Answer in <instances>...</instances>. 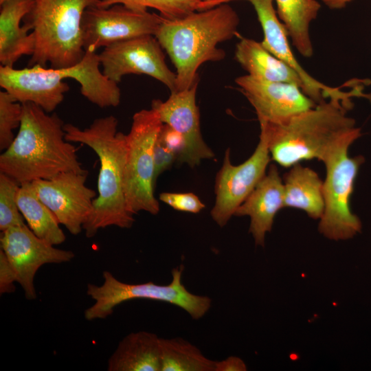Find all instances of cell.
<instances>
[{
    "mask_svg": "<svg viewBox=\"0 0 371 371\" xmlns=\"http://www.w3.org/2000/svg\"><path fill=\"white\" fill-rule=\"evenodd\" d=\"M357 95L361 93L331 97L280 122H260L271 158L283 167L313 159L324 161L341 143L357 139L361 129L347 115L350 98Z\"/></svg>",
    "mask_w": 371,
    "mask_h": 371,
    "instance_id": "6da1fadb",
    "label": "cell"
},
{
    "mask_svg": "<svg viewBox=\"0 0 371 371\" xmlns=\"http://www.w3.org/2000/svg\"><path fill=\"white\" fill-rule=\"evenodd\" d=\"M19 130L11 145L0 155V172L20 184L50 179L68 171H86L77 148L65 137L64 122L32 102L22 104Z\"/></svg>",
    "mask_w": 371,
    "mask_h": 371,
    "instance_id": "7a4b0ae2",
    "label": "cell"
},
{
    "mask_svg": "<svg viewBox=\"0 0 371 371\" xmlns=\"http://www.w3.org/2000/svg\"><path fill=\"white\" fill-rule=\"evenodd\" d=\"M239 23L228 3L179 18H162L154 36L176 68L175 91L188 89L199 81L197 71L204 63L225 58V51L217 46L236 34Z\"/></svg>",
    "mask_w": 371,
    "mask_h": 371,
    "instance_id": "3957f363",
    "label": "cell"
},
{
    "mask_svg": "<svg viewBox=\"0 0 371 371\" xmlns=\"http://www.w3.org/2000/svg\"><path fill=\"white\" fill-rule=\"evenodd\" d=\"M117 119L113 115L96 118L87 128L65 124V139L91 148L100 162L98 196L93 210L83 226L85 235L93 237L100 229L109 226L130 228L135 222L127 208L124 176L126 160V135L117 131Z\"/></svg>",
    "mask_w": 371,
    "mask_h": 371,
    "instance_id": "277c9868",
    "label": "cell"
},
{
    "mask_svg": "<svg viewBox=\"0 0 371 371\" xmlns=\"http://www.w3.org/2000/svg\"><path fill=\"white\" fill-rule=\"evenodd\" d=\"M99 54L85 51L76 65L62 69H46L39 65L16 69L0 67V86L21 104L34 103L47 113L53 112L69 90L65 78L76 80L80 93L89 102L102 106L115 93L117 85L100 69Z\"/></svg>",
    "mask_w": 371,
    "mask_h": 371,
    "instance_id": "5b68a950",
    "label": "cell"
},
{
    "mask_svg": "<svg viewBox=\"0 0 371 371\" xmlns=\"http://www.w3.org/2000/svg\"><path fill=\"white\" fill-rule=\"evenodd\" d=\"M100 0H34L27 22L34 37L29 67L62 69L78 64L85 51L82 19L85 11Z\"/></svg>",
    "mask_w": 371,
    "mask_h": 371,
    "instance_id": "8992f818",
    "label": "cell"
},
{
    "mask_svg": "<svg viewBox=\"0 0 371 371\" xmlns=\"http://www.w3.org/2000/svg\"><path fill=\"white\" fill-rule=\"evenodd\" d=\"M183 271V265L174 268L171 282L166 285L153 282L128 284L104 271L102 284L87 285V294L94 303L85 311V318L88 321L105 319L122 302L147 299L172 304L186 311L193 319H201L209 311L212 300L209 297L195 295L186 289L181 282Z\"/></svg>",
    "mask_w": 371,
    "mask_h": 371,
    "instance_id": "52a82bcc",
    "label": "cell"
},
{
    "mask_svg": "<svg viewBox=\"0 0 371 371\" xmlns=\"http://www.w3.org/2000/svg\"><path fill=\"white\" fill-rule=\"evenodd\" d=\"M158 113L142 109L133 116L126 135L127 153L124 176V191L128 211L156 215L159 203L154 194V147L161 128Z\"/></svg>",
    "mask_w": 371,
    "mask_h": 371,
    "instance_id": "ba28073f",
    "label": "cell"
},
{
    "mask_svg": "<svg viewBox=\"0 0 371 371\" xmlns=\"http://www.w3.org/2000/svg\"><path fill=\"white\" fill-rule=\"evenodd\" d=\"M348 140L339 144L324 160L326 176L323 183L324 209L318 225V231L333 240L353 238L361 230V222L350 209V199L354 181L364 157H350Z\"/></svg>",
    "mask_w": 371,
    "mask_h": 371,
    "instance_id": "9c48e42d",
    "label": "cell"
},
{
    "mask_svg": "<svg viewBox=\"0 0 371 371\" xmlns=\"http://www.w3.org/2000/svg\"><path fill=\"white\" fill-rule=\"evenodd\" d=\"M162 47L154 35H143L115 43L99 54L103 74L118 83L128 74L149 76L170 92L176 90V73L167 66Z\"/></svg>",
    "mask_w": 371,
    "mask_h": 371,
    "instance_id": "30bf717a",
    "label": "cell"
},
{
    "mask_svg": "<svg viewBox=\"0 0 371 371\" xmlns=\"http://www.w3.org/2000/svg\"><path fill=\"white\" fill-rule=\"evenodd\" d=\"M163 16L116 4L92 6L84 12L82 31L85 51L96 52L115 43L143 35H155Z\"/></svg>",
    "mask_w": 371,
    "mask_h": 371,
    "instance_id": "8fae6325",
    "label": "cell"
},
{
    "mask_svg": "<svg viewBox=\"0 0 371 371\" xmlns=\"http://www.w3.org/2000/svg\"><path fill=\"white\" fill-rule=\"evenodd\" d=\"M270 160L268 146L261 136L251 156L238 166L231 163L230 148L225 150L216 177V200L210 212L218 225L224 227L234 216L237 208L265 175Z\"/></svg>",
    "mask_w": 371,
    "mask_h": 371,
    "instance_id": "7c38bea8",
    "label": "cell"
},
{
    "mask_svg": "<svg viewBox=\"0 0 371 371\" xmlns=\"http://www.w3.org/2000/svg\"><path fill=\"white\" fill-rule=\"evenodd\" d=\"M87 175V170L68 171L32 182L38 198L73 235L83 229L96 198L95 191L86 186Z\"/></svg>",
    "mask_w": 371,
    "mask_h": 371,
    "instance_id": "4fadbf2b",
    "label": "cell"
},
{
    "mask_svg": "<svg viewBox=\"0 0 371 371\" xmlns=\"http://www.w3.org/2000/svg\"><path fill=\"white\" fill-rule=\"evenodd\" d=\"M0 242L27 300L37 297L34 280L41 267L67 262L75 256L72 251L58 249L40 238L25 223L1 232Z\"/></svg>",
    "mask_w": 371,
    "mask_h": 371,
    "instance_id": "5bb4252c",
    "label": "cell"
},
{
    "mask_svg": "<svg viewBox=\"0 0 371 371\" xmlns=\"http://www.w3.org/2000/svg\"><path fill=\"white\" fill-rule=\"evenodd\" d=\"M198 82L186 90L171 92L166 101L153 100L151 109L163 124L171 126L185 139L186 149L178 161L194 168L203 159H214L212 150L204 142L200 128L199 111L196 104Z\"/></svg>",
    "mask_w": 371,
    "mask_h": 371,
    "instance_id": "9a60e30c",
    "label": "cell"
},
{
    "mask_svg": "<svg viewBox=\"0 0 371 371\" xmlns=\"http://www.w3.org/2000/svg\"><path fill=\"white\" fill-rule=\"evenodd\" d=\"M235 82L255 109L259 122H280L317 104L293 84L248 74L236 78Z\"/></svg>",
    "mask_w": 371,
    "mask_h": 371,
    "instance_id": "2e32d148",
    "label": "cell"
},
{
    "mask_svg": "<svg viewBox=\"0 0 371 371\" xmlns=\"http://www.w3.org/2000/svg\"><path fill=\"white\" fill-rule=\"evenodd\" d=\"M242 1L249 2L256 12L263 31L264 38L261 42L263 47L298 74L304 84L303 92L308 98L319 104L331 97L347 93L339 88L329 87L320 82L300 65L291 50L287 31L273 7L274 0Z\"/></svg>",
    "mask_w": 371,
    "mask_h": 371,
    "instance_id": "e0dca14e",
    "label": "cell"
},
{
    "mask_svg": "<svg viewBox=\"0 0 371 371\" xmlns=\"http://www.w3.org/2000/svg\"><path fill=\"white\" fill-rule=\"evenodd\" d=\"M268 172L237 208L234 216L250 218L249 232L256 245H265L267 232L271 230L278 212L284 207V183L277 166L271 164Z\"/></svg>",
    "mask_w": 371,
    "mask_h": 371,
    "instance_id": "ac0fdd59",
    "label": "cell"
},
{
    "mask_svg": "<svg viewBox=\"0 0 371 371\" xmlns=\"http://www.w3.org/2000/svg\"><path fill=\"white\" fill-rule=\"evenodd\" d=\"M34 0H5L0 10V63L13 67L24 55H32L34 37L27 24L21 26V20L32 10Z\"/></svg>",
    "mask_w": 371,
    "mask_h": 371,
    "instance_id": "d6986e66",
    "label": "cell"
},
{
    "mask_svg": "<svg viewBox=\"0 0 371 371\" xmlns=\"http://www.w3.org/2000/svg\"><path fill=\"white\" fill-rule=\"evenodd\" d=\"M108 371H161V338L148 331L125 336L107 361Z\"/></svg>",
    "mask_w": 371,
    "mask_h": 371,
    "instance_id": "ffe728a7",
    "label": "cell"
},
{
    "mask_svg": "<svg viewBox=\"0 0 371 371\" xmlns=\"http://www.w3.org/2000/svg\"><path fill=\"white\" fill-rule=\"evenodd\" d=\"M235 58L252 77L293 84L303 91L304 84L298 74L266 49L261 42L241 38L236 46Z\"/></svg>",
    "mask_w": 371,
    "mask_h": 371,
    "instance_id": "44dd1931",
    "label": "cell"
},
{
    "mask_svg": "<svg viewBox=\"0 0 371 371\" xmlns=\"http://www.w3.org/2000/svg\"><path fill=\"white\" fill-rule=\"evenodd\" d=\"M284 205L304 211L320 219L324 209V181L313 169L297 163L284 175Z\"/></svg>",
    "mask_w": 371,
    "mask_h": 371,
    "instance_id": "7402d4cb",
    "label": "cell"
},
{
    "mask_svg": "<svg viewBox=\"0 0 371 371\" xmlns=\"http://www.w3.org/2000/svg\"><path fill=\"white\" fill-rule=\"evenodd\" d=\"M277 14L284 24L291 42L306 58L313 54L309 34L311 23L316 19L321 4L316 0H274Z\"/></svg>",
    "mask_w": 371,
    "mask_h": 371,
    "instance_id": "603a6c76",
    "label": "cell"
},
{
    "mask_svg": "<svg viewBox=\"0 0 371 371\" xmlns=\"http://www.w3.org/2000/svg\"><path fill=\"white\" fill-rule=\"evenodd\" d=\"M16 201L27 226L38 237L54 246L65 242L66 236L60 223L38 198L32 182L21 184Z\"/></svg>",
    "mask_w": 371,
    "mask_h": 371,
    "instance_id": "cb8c5ba5",
    "label": "cell"
},
{
    "mask_svg": "<svg viewBox=\"0 0 371 371\" xmlns=\"http://www.w3.org/2000/svg\"><path fill=\"white\" fill-rule=\"evenodd\" d=\"M215 362L181 337L161 338V371H214Z\"/></svg>",
    "mask_w": 371,
    "mask_h": 371,
    "instance_id": "d4e9b609",
    "label": "cell"
},
{
    "mask_svg": "<svg viewBox=\"0 0 371 371\" xmlns=\"http://www.w3.org/2000/svg\"><path fill=\"white\" fill-rule=\"evenodd\" d=\"M116 4L138 11L153 8L166 19L179 18L194 11L215 7L202 0H100L97 6L108 8Z\"/></svg>",
    "mask_w": 371,
    "mask_h": 371,
    "instance_id": "484cf974",
    "label": "cell"
},
{
    "mask_svg": "<svg viewBox=\"0 0 371 371\" xmlns=\"http://www.w3.org/2000/svg\"><path fill=\"white\" fill-rule=\"evenodd\" d=\"M21 184L0 172V230L25 224L17 204L16 196Z\"/></svg>",
    "mask_w": 371,
    "mask_h": 371,
    "instance_id": "4316f807",
    "label": "cell"
},
{
    "mask_svg": "<svg viewBox=\"0 0 371 371\" xmlns=\"http://www.w3.org/2000/svg\"><path fill=\"white\" fill-rule=\"evenodd\" d=\"M23 106L6 91H0V150L4 151L13 142V131L19 128Z\"/></svg>",
    "mask_w": 371,
    "mask_h": 371,
    "instance_id": "83f0119b",
    "label": "cell"
},
{
    "mask_svg": "<svg viewBox=\"0 0 371 371\" xmlns=\"http://www.w3.org/2000/svg\"><path fill=\"white\" fill-rule=\"evenodd\" d=\"M159 200L181 212L197 214L205 208L204 203L192 192H162L159 194Z\"/></svg>",
    "mask_w": 371,
    "mask_h": 371,
    "instance_id": "f1b7e54d",
    "label": "cell"
},
{
    "mask_svg": "<svg viewBox=\"0 0 371 371\" xmlns=\"http://www.w3.org/2000/svg\"><path fill=\"white\" fill-rule=\"evenodd\" d=\"M175 161H177V155L170 151L157 136L154 147V183L155 185L159 176L169 170Z\"/></svg>",
    "mask_w": 371,
    "mask_h": 371,
    "instance_id": "f546056e",
    "label": "cell"
},
{
    "mask_svg": "<svg viewBox=\"0 0 371 371\" xmlns=\"http://www.w3.org/2000/svg\"><path fill=\"white\" fill-rule=\"evenodd\" d=\"M158 137L161 142L177 155L178 161L186 149V142L183 137L166 124H162Z\"/></svg>",
    "mask_w": 371,
    "mask_h": 371,
    "instance_id": "4dcf8cb0",
    "label": "cell"
},
{
    "mask_svg": "<svg viewBox=\"0 0 371 371\" xmlns=\"http://www.w3.org/2000/svg\"><path fill=\"white\" fill-rule=\"evenodd\" d=\"M15 282H17L16 273L6 255L0 249V293L14 292Z\"/></svg>",
    "mask_w": 371,
    "mask_h": 371,
    "instance_id": "1f68e13d",
    "label": "cell"
},
{
    "mask_svg": "<svg viewBox=\"0 0 371 371\" xmlns=\"http://www.w3.org/2000/svg\"><path fill=\"white\" fill-rule=\"evenodd\" d=\"M247 370L245 361L236 356H229L215 362L214 371H246Z\"/></svg>",
    "mask_w": 371,
    "mask_h": 371,
    "instance_id": "d6a6232c",
    "label": "cell"
},
{
    "mask_svg": "<svg viewBox=\"0 0 371 371\" xmlns=\"http://www.w3.org/2000/svg\"><path fill=\"white\" fill-rule=\"evenodd\" d=\"M353 0H322L330 9H342Z\"/></svg>",
    "mask_w": 371,
    "mask_h": 371,
    "instance_id": "836d02e7",
    "label": "cell"
},
{
    "mask_svg": "<svg viewBox=\"0 0 371 371\" xmlns=\"http://www.w3.org/2000/svg\"><path fill=\"white\" fill-rule=\"evenodd\" d=\"M202 1L208 2L212 4L213 5L216 6L223 3H227L232 1H238V0H202Z\"/></svg>",
    "mask_w": 371,
    "mask_h": 371,
    "instance_id": "e575fe53",
    "label": "cell"
},
{
    "mask_svg": "<svg viewBox=\"0 0 371 371\" xmlns=\"http://www.w3.org/2000/svg\"><path fill=\"white\" fill-rule=\"evenodd\" d=\"M5 0H0V4L2 3L3 1H5Z\"/></svg>",
    "mask_w": 371,
    "mask_h": 371,
    "instance_id": "d590c367",
    "label": "cell"
}]
</instances>
